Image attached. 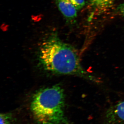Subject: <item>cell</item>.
I'll use <instances>...</instances> for the list:
<instances>
[{
    "instance_id": "obj_1",
    "label": "cell",
    "mask_w": 124,
    "mask_h": 124,
    "mask_svg": "<svg viewBox=\"0 0 124 124\" xmlns=\"http://www.w3.org/2000/svg\"><path fill=\"white\" fill-rule=\"evenodd\" d=\"M38 59L41 66L48 71L77 76L91 82H100L82 66L75 48L62 41L56 32L50 33L43 41L39 50Z\"/></svg>"
},
{
    "instance_id": "obj_2",
    "label": "cell",
    "mask_w": 124,
    "mask_h": 124,
    "mask_svg": "<svg viewBox=\"0 0 124 124\" xmlns=\"http://www.w3.org/2000/svg\"><path fill=\"white\" fill-rule=\"evenodd\" d=\"M64 105L63 89L57 85L37 91L32 97L31 110L37 124H68Z\"/></svg>"
},
{
    "instance_id": "obj_3",
    "label": "cell",
    "mask_w": 124,
    "mask_h": 124,
    "mask_svg": "<svg viewBox=\"0 0 124 124\" xmlns=\"http://www.w3.org/2000/svg\"><path fill=\"white\" fill-rule=\"evenodd\" d=\"M56 5L67 22L72 23L77 16L78 10L68 0H55Z\"/></svg>"
},
{
    "instance_id": "obj_4",
    "label": "cell",
    "mask_w": 124,
    "mask_h": 124,
    "mask_svg": "<svg viewBox=\"0 0 124 124\" xmlns=\"http://www.w3.org/2000/svg\"><path fill=\"white\" fill-rule=\"evenodd\" d=\"M115 0H90V4L97 11L103 13L111 8Z\"/></svg>"
},
{
    "instance_id": "obj_5",
    "label": "cell",
    "mask_w": 124,
    "mask_h": 124,
    "mask_svg": "<svg viewBox=\"0 0 124 124\" xmlns=\"http://www.w3.org/2000/svg\"><path fill=\"white\" fill-rule=\"evenodd\" d=\"M0 124H11L12 116L11 113H1L0 116Z\"/></svg>"
},
{
    "instance_id": "obj_6",
    "label": "cell",
    "mask_w": 124,
    "mask_h": 124,
    "mask_svg": "<svg viewBox=\"0 0 124 124\" xmlns=\"http://www.w3.org/2000/svg\"><path fill=\"white\" fill-rule=\"evenodd\" d=\"M78 10L80 9L85 4V0H68Z\"/></svg>"
},
{
    "instance_id": "obj_7",
    "label": "cell",
    "mask_w": 124,
    "mask_h": 124,
    "mask_svg": "<svg viewBox=\"0 0 124 124\" xmlns=\"http://www.w3.org/2000/svg\"><path fill=\"white\" fill-rule=\"evenodd\" d=\"M118 11L124 17V3L121 4L117 8Z\"/></svg>"
}]
</instances>
